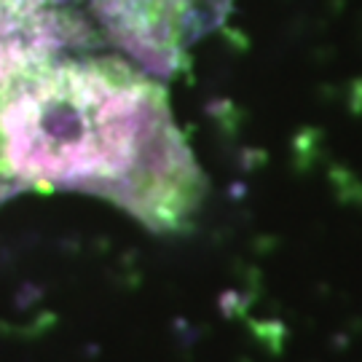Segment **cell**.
<instances>
[{"label": "cell", "mask_w": 362, "mask_h": 362, "mask_svg": "<svg viewBox=\"0 0 362 362\" xmlns=\"http://www.w3.org/2000/svg\"><path fill=\"white\" fill-rule=\"evenodd\" d=\"M231 0H0V105L57 67L121 59L167 81Z\"/></svg>", "instance_id": "cell-1"}]
</instances>
